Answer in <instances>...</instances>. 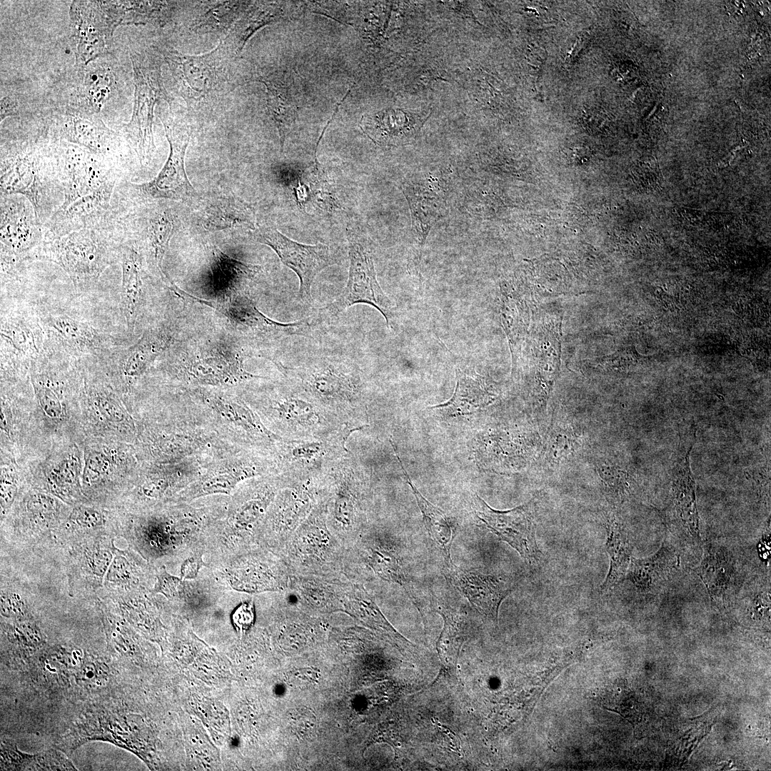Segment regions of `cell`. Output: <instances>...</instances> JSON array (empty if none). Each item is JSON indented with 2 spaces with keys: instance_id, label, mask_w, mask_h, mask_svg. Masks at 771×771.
<instances>
[{
  "instance_id": "cell-1",
  "label": "cell",
  "mask_w": 771,
  "mask_h": 771,
  "mask_svg": "<svg viewBox=\"0 0 771 771\" xmlns=\"http://www.w3.org/2000/svg\"><path fill=\"white\" fill-rule=\"evenodd\" d=\"M136 422L135 450L141 463H168L199 456L218 457L239 448L220 438L173 394Z\"/></svg>"
},
{
  "instance_id": "cell-2",
  "label": "cell",
  "mask_w": 771,
  "mask_h": 771,
  "mask_svg": "<svg viewBox=\"0 0 771 771\" xmlns=\"http://www.w3.org/2000/svg\"><path fill=\"white\" fill-rule=\"evenodd\" d=\"M284 381L296 391L336 417L356 431L368 425L364 382L354 363L338 357L321 356L297 367L276 363Z\"/></svg>"
},
{
  "instance_id": "cell-3",
  "label": "cell",
  "mask_w": 771,
  "mask_h": 771,
  "mask_svg": "<svg viewBox=\"0 0 771 771\" xmlns=\"http://www.w3.org/2000/svg\"><path fill=\"white\" fill-rule=\"evenodd\" d=\"M173 388L175 395L191 412L233 446L272 453L282 439L268 430L256 412L231 388Z\"/></svg>"
},
{
  "instance_id": "cell-4",
  "label": "cell",
  "mask_w": 771,
  "mask_h": 771,
  "mask_svg": "<svg viewBox=\"0 0 771 771\" xmlns=\"http://www.w3.org/2000/svg\"><path fill=\"white\" fill-rule=\"evenodd\" d=\"M241 387L244 389L238 393L266 428L282 439L323 438L351 428L296 391L284 380L258 387L248 382Z\"/></svg>"
},
{
  "instance_id": "cell-5",
  "label": "cell",
  "mask_w": 771,
  "mask_h": 771,
  "mask_svg": "<svg viewBox=\"0 0 771 771\" xmlns=\"http://www.w3.org/2000/svg\"><path fill=\"white\" fill-rule=\"evenodd\" d=\"M119 247L114 243L111 223L44 239L34 260L57 264L69 276L76 292L83 293L94 287L119 253Z\"/></svg>"
},
{
  "instance_id": "cell-6",
  "label": "cell",
  "mask_w": 771,
  "mask_h": 771,
  "mask_svg": "<svg viewBox=\"0 0 771 771\" xmlns=\"http://www.w3.org/2000/svg\"><path fill=\"white\" fill-rule=\"evenodd\" d=\"M325 498L328 527L347 549L368 521L370 488L350 452L337 460L319 483Z\"/></svg>"
},
{
  "instance_id": "cell-7",
  "label": "cell",
  "mask_w": 771,
  "mask_h": 771,
  "mask_svg": "<svg viewBox=\"0 0 771 771\" xmlns=\"http://www.w3.org/2000/svg\"><path fill=\"white\" fill-rule=\"evenodd\" d=\"M176 91L191 112H211L236 87L231 76L236 56L220 42L213 51L187 55L169 50L164 54Z\"/></svg>"
},
{
  "instance_id": "cell-8",
  "label": "cell",
  "mask_w": 771,
  "mask_h": 771,
  "mask_svg": "<svg viewBox=\"0 0 771 771\" xmlns=\"http://www.w3.org/2000/svg\"><path fill=\"white\" fill-rule=\"evenodd\" d=\"M346 548L330 530L325 498H318L281 557L291 575L343 577Z\"/></svg>"
},
{
  "instance_id": "cell-9",
  "label": "cell",
  "mask_w": 771,
  "mask_h": 771,
  "mask_svg": "<svg viewBox=\"0 0 771 771\" xmlns=\"http://www.w3.org/2000/svg\"><path fill=\"white\" fill-rule=\"evenodd\" d=\"M245 356L235 346L218 343L182 354L166 367L173 387L233 388L267 377L248 372Z\"/></svg>"
},
{
  "instance_id": "cell-10",
  "label": "cell",
  "mask_w": 771,
  "mask_h": 771,
  "mask_svg": "<svg viewBox=\"0 0 771 771\" xmlns=\"http://www.w3.org/2000/svg\"><path fill=\"white\" fill-rule=\"evenodd\" d=\"M1 283L14 278L22 263L34 260L44 241V226L31 202L21 194L1 196Z\"/></svg>"
},
{
  "instance_id": "cell-11",
  "label": "cell",
  "mask_w": 771,
  "mask_h": 771,
  "mask_svg": "<svg viewBox=\"0 0 771 771\" xmlns=\"http://www.w3.org/2000/svg\"><path fill=\"white\" fill-rule=\"evenodd\" d=\"M350 259L348 278L341 293L318 310L319 323L338 317L358 303L372 306L384 317L388 327L393 321L395 304L381 288L376 277L371 251L352 231L348 230Z\"/></svg>"
},
{
  "instance_id": "cell-12",
  "label": "cell",
  "mask_w": 771,
  "mask_h": 771,
  "mask_svg": "<svg viewBox=\"0 0 771 771\" xmlns=\"http://www.w3.org/2000/svg\"><path fill=\"white\" fill-rule=\"evenodd\" d=\"M353 432L347 428L323 438L280 440L272 453L278 473L288 483L317 484L337 460L351 452L346 442Z\"/></svg>"
},
{
  "instance_id": "cell-13",
  "label": "cell",
  "mask_w": 771,
  "mask_h": 771,
  "mask_svg": "<svg viewBox=\"0 0 771 771\" xmlns=\"http://www.w3.org/2000/svg\"><path fill=\"white\" fill-rule=\"evenodd\" d=\"M278 474L272 453L239 449L214 458L203 473L169 502L189 503L211 495H230L252 478Z\"/></svg>"
},
{
  "instance_id": "cell-14",
  "label": "cell",
  "mask_w": 771,
  "mask_h": 771,
  "mask_svg": "<svg viewBox=\"0 0 771 771\" xmlns=\"http://www.w3.org/2000/svg\"><path fill=\"white\" fill-rule=\"evenodd\" d=\"M288 485L278 474L252 478L238 485L214 525L241 537L245 551L258 545L257 535L269 506L278 492Z\"/></svg>"
},
{
  "instance_id": "cell-15",
  "label": "cell",
  "mask_w": 771,
  "mask_h": 771,
  "mask_svg": "<svg viewBox=\"0 0 771 771\" xmlns=\"http://www.w3.org/2000/svg\"><path fill=\"white\" fill-rule=\"evenodd\" d=\"M134 76L133 114L125 131L141 163H148L153 153L154 108L161 99L168 101L157 61L146 55L131 54Z\"/></svg>"
},
{
  "instance_id": "cell-16",
  "label": "cell",
  "mask_w": 771,
  "mask_h": 771,
  "mask_svg": "<svg viewBox=\"0 0 771 771\" xmlns=\"http://www.w3.org/2000/svg\"><path fill=\"white\" fill-rule=\"evenodd\" d=\"M318 495V486L310 483H290L280 489L258 531V545L281 556L291 538L311 511Z\"/></svg>"
},
{
  "instance_id": "cell-17",
  "label": "cell",
  "mask_w": 771,
  "mask_h": 771,
  "mask_svg": "<svg viewBox=\"0 0 771 771\" xmlns=\"http://www.w3.org/2000/svg\"><path fill=\"white\" fill-rule=\"evenodd\" d=\"M1 373H21L46 351V337L35 310L1 311Z\"/></svg>"
},
{
  "instance_id": "cell-18",
  "label": "cell",
  "mask_w": 771,
  "mask_h": 771,
  "mask_svg": "<svg viewBox=\"0 0 771 771\" xmlns=\"http://www.w3.org/2000/svg\"><path fill=\"white\" fill-rule=\"evenodd\" d=\"M47 343L73 356L98 355L111 351L117 345L111 334L87 319L58 308L35 310Z\"/></svg>"
},
{
  "instance_id": "cell-19",
  "label": "cell",
  "mask_w": 771,
  "mask_h": 771,
  "mask_svg": "<svg viewBox=\"0 0 771 771\" xmlns=\"http://www.w3.org/2000/svg\"><path fill=\"white\" fill-rule=\"evenodd\" d=\"M256 240L271 248L281 261L298 277V298L306 306L313 301L311 287L316 276L337 261L335 252L327 245H306L293 241L273 227L256 228Z\"/></svg>"
},
{
  "instance_id": "cell-20",
  "label": "cell",
  "mask_w": 771,
  "mask_h": 771,
  "mask_svg": "<svg viewBox=\"0 0 771 771\" xmlns=\"http://www.w3.org/2000/svg\"><path fill=\"white\" fill-rule=\"evenodd\" d=\"M217 457L199 456L168 463H141L132 484L138 500L168 503L196 481Z\"/></svg>"
},
{
  "instance_id": "cell-21",
  "label": "cell",
  "mask_w": 771,
  "mask_h": 771,
  "mask_svg": "<svg viewBox=\"0 0 771 771\" xmlns=\"http://www.w3.org/2000/svg\"><path fill=\"white\" fill-rule=\"evenodd\" d=\"M473 501L476 516L491 532L515 550L526 563L538 561L540 550L529 504L502 511L490 507L478 495Z\"/></svg>"
},
{
  "instance_id": "cell-22",
  "label": "cell",
  "mask_w": 771,
  "mask_h": 771,
  "mask_svg": "<svg viewBox=\"0 0 771 771\" xmlns=\"http://www.w3.org/2000/svg\"><path fill=\"white\" fill-rule=\"evenodd\" d=\"M170 146L168 158L163 168L152 181L141 184L144 194L155 198L186 201L196 196L185 171L184 158L191 131L172 119H161Z\"/></svg>"
},
{
  "instance_id": "cell-23",
  "label": "cell",
  "mask_w": 771,
  "mask_h": 771,
  "mask_svg": "<svg viewBox=\"0 0 771 771\" xmlns=\"http://www.w3.org/2000/svg\"><path fill=\"white\" fill-rule=\"evenodd\" d=\"M216 308L236 326L251 334L273 340L291 336H309L318 325L314 316L292 323H281L264 315L246 295H233L216 304Z\"/></svg>"
},
{
  "instance_id": "cell-24",
  "label": "cell",
  "mask_w": 771,
  "mask_h": 771,
  "mask_svg": "<svg viewBox=\"0 0 771 771\" xmlns=\"http://www.w3.org/2000/svg\"><path fill=\"white\" fill-rule=\"evenodd\" d=\"M70 16L76 41V61L86 65L106 49L117 26L106 2L74 1Z\"/></svg>"
},
{
  "instance_id": "cell-25",
  "label": "cell",
  "mask_w": 771,
  "mask_h": 771,
  "mask_svg": "<svg viewBox=\"0 0 771 771\" xmlns=\"http://www.w3.org/2000/svg\"><path fill=\"white\" fill-rule=\"evenodd\" d=\"M694 571L704 583L712 604L719 610L730 605L742 580L737 560L725 546L706 542L701 562Z\"/></svg>"
},
{
  "instance_id": "cell-26",
  "label": "cell",
  "mask_w": 771,
  "mask_h": 771,
  "mask_svg": "<svg viewBox=\"0 0 771 771\" xmlns=\"http://www.w3.org/2000/svg\"><path fill=\"white\" fill-rule=\"evenodd\" d=\"M235 569L237 588L250 593L287 592L291 572L279 555L261 546L244 552Z\"/></svg>"
},
{
  "instance_id": "cell-27",
  "label": "cell",
  "mask_w": 771,
  "mask_h": 771,
  "mask_svg": "<svg viewBox=\"0 0 771 771\" xmlns=\"http://www.w3.org/2000/svg\"><path fill=\"white\" fill-rule=\"evenodd\" d=\"M413 230L423 244L431 228L446 211L445 181L440 174L417 175L402 183Z\"/></svg>"
},
{
  "instance_id": "cell-28",
  "label": "cell",
  "mask_w": 771,
  "mask_h": 771,
  "mask_svg": "<svg viewBox=\"0 0 771 771\" xmlns=\"http://www.w3.org/2000/svg\"><path fill=\"white\" fill-rule=\"evenodd\" d=\"M443 573L482 615L498 624L503 600L513 591V585L502 577L461 568L453 562L444 564Z\"/></svg>"
},
{
  "instance_id": "cell-29",
  "label": "cell",
  "mask_w": 771,
  "mask_h": 771,
  "mask_svg": "<svg viewBox=\"0 0 771 771\" xmlns=\"http://www.w3.org/2000/svg\"><path fill=\"white\" fill-rule=\"evenodd\" d=\"M694 440L680 453L673 469L669 518L679 535L695 543L702 542L697 510L695 482L689 456Z\"/></svg>"
},
{
  "instance_id": "cell-30",
  "label": "cell",
  "mask_w": 771,
  "mask_h": 771,
  "mask_svg": "<svg viewBox=\"0 0 771 771\" xmlns=\"http://www.w3.org/2000/svg\"><path fill=\"white\" fill-rule=\"evenodd\" d=\"M173 336L163 326L146 330L139 339L119 356V373L123 391L129 394L156 358L171 344Z\"/></svg>"
},
{
  "instance_id": "cell-31",
  "label": "cell",
  "mask_w": 771,
  "mask_h": 771,
  "mask_svg": "<svg viewBox=\"0 0 771 771\" xmlns=\"http://www.w3.org/2000/svg\"><path fill=\"white\" fill-rule=\"evenodd\" d=\"M345 578L291 575L287 592L293 595L296 605L304 611L318 614L344 612L342 583Z\"/></svg>"
},
{
  "instance_id": "cell-32",
  "label": "cell",
  "mask_w": 771,
  "mask_h": 771,
  "mask_svg": "<svg viewBox=\"0 0 771 771\" xmlns=\"http://www.w3.org/2000/svg\"><path fill=\"white\" fill-rule=\"evenodd\" d=\"M427 118L400 109H387L363 116L361 127L376 143L398 146L410 142Z\"/></svg>"
},
{
  "instance_id": "cell-33",
  "label": "cell",
  "mask_w": 771,
  "mask_h": 771,
  "mask_svg": "<svg viewBox=\"0 0 771 771\" xmlns=\"http://www.w3.org/2000/svg\"><path fill=\"white\" fill-rule=\"evenodd\" d=\"M680 565V556L670 543L665 540L653 555L641 559L632 558L625 580L642 594H654L670 579Z\"/></svg>"
},
{
  "instance_id": "cell-34",
  "label": "cell",
  "mask_w": 771,
  "mask_h": 771,
  "mask_svg": "<svg viewBox=\"0 0 771 771\" xmlns=\"http://www.w3.org/2000/svg\"><path fill=\"white\" fill-rule=\"evenodd\" d=\"M342 600L344 612L358 622L392 642L400 645L408 644L409 642L387 620L373 595L363 585L346 578L342 583Z\"/></svg>"
},
{
  "instance_id": "cell-35",
  "label": "cell",
  "mask_w": 771,
  "mask_h": 771,
  "mask_svg": "<svg viewBox=\"0 0 771 771\" xmlns=\"http://www.w3.org/2000/svg\"><path fill=\"white\" fill-rule=\"evenodd\" d=\"M496 396V393L483 376L470 370L458 368L452 397L432 408L450 416L470 415L490 404Z\"/></svg>"
},
{
  "instance_id": "cell-36",
  "label": "cell",
  "mask_w": 771,
  "mask_h": 771,
  "mask_svg": "<svg viewBox=\"0 0 771 771\" xmlns=\"http://www.w3.org/2000/svg\"><path fill=\"white\" fill-rule=\"evenodd\" d=\"M121 311L127 328L133 331L143 303V255L136 245H121Z\"/></svg>"
},
{
  "instance_id": "cell-37",
  "label": "cell",
  "mask_w": 771,
  "mask_h": 771,
  "mask_svg": "<svg viewBox=\"0 0 771 771\" xmlns=\"http://www.w3.org/2000/svg\"><path fill=\"white\" fill-rule=\"evenodd\" d=\"M174 228V218L169 212L164 211L154 213L146 223L143 234V251L140 252L145 253L151 272L158 276L174 293L181 297L183 291L174 283L162 267L163 259Z\"/></svg>"
},
{
  "instance_id": "cell-38",
  "label": "cell",
  "mask_w": 771,
  "mask_h": 771,
  "mask_svg": "<svg viewBox=\"0 0 771 771\" xmlns=\"http://www.w3.org/2000/svg\"><path fill=\"white\" fill-rule=\"evenodd\" d=\"M84 394L88 404L94 411L111 422L123 439L127 443L136 440V422L111 388L92 383L86 386Z\"/></svg>"
},
{
  "instance_id": "cell-39",
  "label": "cell",
  "mask_w": 771,
  "mask_h": 771,
  "mask_svg": "<svg viewBox=\"0 0 771 771\" xmlns=\"http://www.w3.org/2000/svg\"><path fill=\"white\" fill-rule=\"evenodd\" d=\"M606 550L610 557L608 573L600 585L608 593L623 581L632 560L633 547L628 533L620 519L611 513L606 517Z\"/></svg>"
},
{
  "instance_id": "cell-40",
  "label": "cell",
  "mask_w": 771,
  "mask_h": 771,
  "mask_svg": "<svg viewBox=\"0 0 771 771\" xmlns=\"http://www.w3.org/2000/svg\"><path fill=\"white\" fill-rule=\"evenodd\" d=\"M257 81L266 86L267 107L283 147L296 119V103L292 94V84L284 73H273Z\"/></svg>"
},
{
  "instance_id": "cell-41",
  "label": "cell",
  "mask_w": 771,
  "mask_h": 771,
  "mask_svg": "<svg viewBox=\"0 0 771 771\" xmlns=\"http://www.w3.org/2000/svg\"><path fill=\"white\" fill-rule=\"evenodd\" d=\"M390 443L401 466L406 482L411 488L417 501L423 515V523L430 539L440 551L444 564L452 563L450 550L454 539V530L449 519L441 509L428 501L414 485L404 468L393 442L390 440Z\"/></svg>"
},
{
  "instance_id": "cell-42",
  "label": "cell",
  "mask_w": 771,
  "mask_h": 771,
  "mask_svg": "<svg viewBox=\"0 0 771 771\" xmlns=\"http://www.w3.org/2000/svg\"><path fill=\"white\" fill-rule=\"evenodd\" d=\"M203 225L211 231L235 227L256 230V218L251 205L236 196H228L216 200L208 207Z\"/></svg>"
},
{
  "instance_id": "cell-43",
  "label": "cell",
  "mask_w": 771,
  "mask_h": 771,
  "mask_svg": "<svg viewBox=\"0 0 771 771\" xmlns=\"http://www.w3.org/2000/svg\"><path fill=\"white\" fill-rule=\"evenodd\" d=\"M278 16V10L274 5H261L253 8L233 25L221 42L229 51L237 56L257 29L273 21Z\"/></svg>"
},
{
  "instance_id": "cell-44",
  "label": "cell",
  "mask_w": 771,
  "mask_h": 771,
  "mask_svg": "<svg viewBox=\"0 0 771 771\" xmlns=\"http://www.w3.org/2000/svg\"><path fill=\"white\" fill-rule=\"evenodd\" d=\"M438 612L443 618L444 626L437 648L445 664H452L455 662L463 644L468 639V625L465 617L453 610L439 608Z\"/></svg>"
},
{
  "instance_id": "cell-45",
  "label": "cell",
  "mask_w": 771,
  "mask_h": 771,
  "mask_svg": "<svg viewBox=\"0 0 771 771\" xmlns=\"http://www.w3.org/2000/svg\"><path fill=\"white\" fill-rule=\"evenodd\" d=\"M81 463L76 451L64 455L47 470L49 489L61 498H70L79 490Z\"/></svg>"
},
{
  "instance_id": "cell-46",
  "label": "cell",
  "mask_w": 771,
  "mask_h": 771,
  "mask_svg": "<svg viewBox=\"0 0 771 771\" xmlns=\"http://www.w3.org/2000/svg\"><path fill=\"white\" fill-rule=\"evenodd\" d=\"M12 770H76L62 752L50 749L37 754L22 752L15 747L10 755Z\"/></svg>"
},
{
  "instance_id": "cell-47",
  "label": "cell",
  "mask_w": 771,
  "mask_h": 771,
  "mask_svg": "<svg viewBox=\"0 0 771 771\" xmlns=\"http://www.w3.org/2000/svg\"><path fill=\"white\" fill-rule=\"evenodd\" d=\"M63 136L70 141L86 147L96 153L106 151L111 132L103 124L89 121H74L65 125Z\"/></svg>"
},
{
  "instance_id": "cell-48",
  "label": "cell",
  "mask_w": 771,
  "mask_h": 771,
  "mask_svg": "<svg viewBox=\"0 0 771 771\" xmlns=\"http://www.w3.org/2000/svg\"><path fill=\"white\" fill-rule=\"evenodd\" d=\"M247 5L246 2L236 1L215 2L196 21L194 29L202 33L227 29L245 11Z\"/></svg>"
},
{
  "instance_id": "cell-49",
  "label": "cell",
  "mask_w": 771,
  "mask_h": 771,
  "mask_svg": "<svg viewBox=\"0 0 771 771\" xmlns=\"http://www.w3.org/2000/svg\"><path fill=\"white\" fill-rule=\"evenodd\" d=\"M693 720L692 723L689 724L690 729L687 730L683 735L679 732L680 736L675 737L674 741L671 742L672 746L670 750L672 751L670 752L677 757L678 762H683L687 759L692 750L712 727V722H710L708 720L705 721V718L702 717Z\"/></svg>"
},
{
  "instance_id": "cell-50",
  "label": "cell",
  "mask_w": 771,
  "mask_h": 771,
  "mask_svg": "<svg viewBox=\"0 0 771 771\" xmlns=\"http://www.w3.org/2000/svg\"><path fill=\"white\" fill-rule=\"evenodd\" d=\"M8 637L11 641L23 650H36L43 645L44 640L40 630L34 624L29 622L14 623L8 629Z\"/></svg>"
},
{
  "instance_id": "cell-51",
  "label": "cell",
  "mask_w": 771,
  "mask_h": 771,
  "mask_svg": "<svg viewBox=\"0 0 771 771\" xmlns=\"http://www.w3.org/2000/svg\"><path fill=\"white\" fill-rule=\"evenodd\" d=\"M106 583L111 585L128 588L138 583L134 570L128 560L122 555H116L106 573Z\"/></svg>"
},
{
  "instance_id": "cell-52",
  "label": "cell",
  "mask_w": 771,
  "mask_h": 771,
  "mask_svg": "<svg viewBox=\"0 0 771 771\" xmlns=\"http://www.w3.org/2000/svg\"><path fill=\"white\" fill-rule=\"evenodd\" d=\"M156 578L157 582L153 589V593H161L171 599L181 598L185 596V583L181 578L171 575L164 568L158 571Z\"/></svg>"
},
{
  "instance_id": "cell-53",
  "label": "cell",
  "mask_w": 771,
  "mask_h": 771,
  "mask_svg": "<svg viewBox=\"0 0 771 771\" xmlns=\"http://www.w3.org/2000/svg\"><path fill=\"white\" fill-rule=\"evenodd\" d=\"M0 490L1 514L3 515L12 505L17 493L16 473L9 467L1 468Z\"/></svg>"
},
{
  "instance_id": "cell-54",
  "label": "cell",
  "mask_w": 771,
  "mask_h": 771,
  "mask_svg": "<svg viewBox=\"0 0 771 771\" xmlns=\"http://www.w3.org/2000/svg\"><path fill=\"white\" fill-rule=\"evenodd\" d=\"M70 520L83 529H94L104 523L103 514L98 510L86 506L75 508L70 515Z\"/></svg>"
},
{
  "instance_id": "cell-55",
  "label": "cell",
  "mask_w": 771,
  "mask_h": 771,
  "mask_svg": "<svg viewBox=\"0 0 771 771\" xmlns=\"http://www.w3.org/2000/svg\"><path fill=\"white\" fill-rule=\"evenodd\" d=\"M113 560L112 553L105 548H96L89 553L86 564L90 573L95 577L102 578L106 575Z\"/></svg>"
},
{
  "instance_id": "cell-56",
  "label": "cell",
  "mask_w": 771,
  "mask_h": 771,
  "mask_svg": "<svg viewBox=\"0 0 771 771\" xmlns=\"http://www.w3.org/2000/svg\"><path fill=\"white\" fill-rule=\"evenodd\" d=\"M27 510L35 517H47L54 514L56 510L55 500L44 494L31 495L26 501Z\"/></svg>"
},
{
  "instance_id": "cell-57",
  "label": "cell",
  "mask_w": 771,
  "mask_h": 771,
  "mask_svg": "<svg viewBox=\"0 0 771 771\" xmlns=\"http://www.w3.org/2000/svg\"><path fill=\"white\" fill-rule=\"evenodd\" d=\"M26 613V604L21 597L13 592L1 593V613L8 618L20 617Z\"/></svg>"
},
{
  "instance_id": "cell-58",
  "label": "cell",
  "mask_w": 771,
  "mask_h": 771,
  "mask_svg": "<svg viewBox=\"0 0 771 771\" xmlns=\"http://www.w3.org/2000/svg\"><path fill=\"white\" fill-rule=\"evenodd\" d=\"M78 679L85 685H101L106 680V669L102 668L100 663L96 662H87L79 670L77 675Z\"/></svg>"
},
{
  "instance_id": "cell-59",
  "label": "cell",
  "mask_w": 771,
  "mask_h": 771,
  "mask_svg": "<svg viewBox=\"0 0 771 771\" xmlns=\"http://www.w3.org/2000/svg\"><path fill=\"white\" fill-rule=\"evenodd\" d=\"M236 623L243 630H246L252 625L254 620V609L252 603L243 604L237 610Z\"/></svg>"
},
{
  "instance_id": "cell-60",
  "label": "cell",
  "mask_w": 771,
  "mask_h": 771,
  "mask_svg": "<svg viewBox=\"0 0 771 771\" xmlns=\"http://www.w3.org/2000/svg\"><path fill=\"white\" fill-rule=\"evenodd\" d=\"M758 554L766 563L770 558V521L767 523L757 545Z\"/></svg>"
},
{
  "instance_id": "cell-61",
  "label": "cell",
  "mask_w": 771,
  "mask_h": 771,
  "mask_svg": "<svg viewBox=\"0 0 771 771\" xmlns=\"http://www.w3.org/2000/svg\"><path fill=\"white\" fill-rule=\"evenodd\" d=\"M204 565L201 555H196L186 560L181 568V578L195 577L201 565Z\"/></svg>"
},
{
  "instance_id": "cell-62",
  "label": "cell",
  "mask_w": 771,
  "mask_h": 771,
  "mask_svg": "<svg viewBox=\"0 0 771 771\" xmlns=\"http://www.w3.org/2000/svg\"><path fill=\"white\" fill-rule=\"evenodd\" d=\"M15 101L9 98H4L1 101V120L6 116L15 114Z\"/></svg>"
},
{
  "instance_id": "cell-63",
  "label": "cell",
  "mask_w": 771,
  "mask_h": 771,
  "mask_svg": "<svg viewBox=\"0 0 771 771\" xmlns=\"http://www.w3.org/2000/svg\"><path fill=\"white\" fill-rule=\"evenodd\" d=\"M315 676L313 670L308 671V670H297L295 672V683L298 685L306 683H311L314 680Z\"/></svg>"
}]
</instances>
